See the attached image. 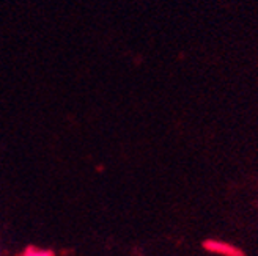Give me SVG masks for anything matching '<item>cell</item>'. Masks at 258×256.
Returning <instances> with one entry per match:
<instances>
[{"label": "cell", "instance_id": "1", "mask_svg": "<svg viewBox=\"0 0 258 256\" xmlns=\"http://www.w3.org/2000/svg\"><path fill=\"white\" fill-rule=\"evenodd\" d=\"M208 250L214 251V253H222L224 256H241V253L233 248V247H230L228 244H222V242H214V240H210V242H206V245H205Z\"/></svg>", "mask_w": 258, "mask_h": 256}, {"label": "cell", "instance_id": "2", "mask_svg": "<svg viewBox=\"0 0 258 256\" xmlns=\"http://www.w3.org/2000/svg\"><path fill=\"white\" fill-rule=\"evenodd\" d=\"M24 256H54L50 251H46V250H40V248H35V247H30L25 250Z\"/></svg>", "mask_w": 258, "mask_h": 256}]
</instances>
